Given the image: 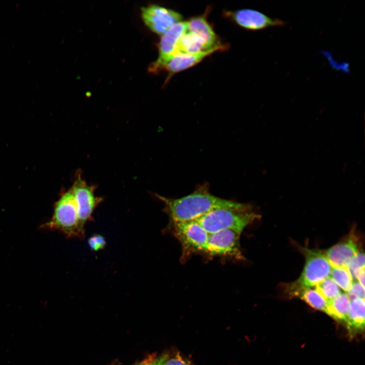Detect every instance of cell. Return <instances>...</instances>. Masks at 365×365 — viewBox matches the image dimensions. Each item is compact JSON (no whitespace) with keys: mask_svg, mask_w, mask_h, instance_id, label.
<instances>
[{"mask_svg":"<svg viewBox=\"0 0 365 365\" xmlns=\"http://www.w3.org/2000/svg\"><path fill=\"white\" fill-rule=\"evenodd\" d=\"M164 206L170 222L195 221L209 212L219 208L252 210L250 205L223 199L210 193L207 187H201L192 193L179 198L156 195Z\"/></svg>","mask_w":365,"mask_h":365,"instance_id":"1","label":"cell"},{"mask_svg":"<svg viewBox=\"0 0 365 365\" xmlns=\"http://www.w3.org/2000/svg\"><path fill=\"white\" fill-rule=\"evenodd\" d=\"M301 249L305 258L304 269L300 277L286 287L287 293L292 296H299L304 290L315 287L330 276L332 268L324 251L306 247Z\"/></svg>","mask_w":365,"mask_h":365,"instance_id":"2","label":"cell"},{"mask_svg":"<svg viewBox=\"0 0 365 365\" xmlns=\"http://www.w3.org/2000/svg\"><path fill=\"white\" fill-rule=\"evenodd\" d=\"M260 215L252 210L219 208L212 210L196 221L209 234L226 230L242 233Z\"/></svg>","mask_w":365,"mask_h":365,"instance_id":"3","label":"cell"},{"mask_svg":"<svg viewBox=\"0 0 365 365\" xmlns=\"http://www.w3.org/2000/svg\"><path fill=\"white\" fill-rule=\"evenodd\" d=\"M43 227L59 231L68 238H84L85 230L80 223L71 189L61 196L55 204L52 218Z\"/></svg>","mask_w":365,"mask_h":365,"instance_id":"4","label":"cell"},{"mask_svg":"<svg viewBox=\"0 0 365 365\" xmlns=\"http://www.w3.org/2000/svg\"><path fill=\"white\" fill-rule=\"evenodd\" d=\"M170 229L180 244L183 260L193 254L206 253L209 234L196 221L170 222Z\"/></svg>","mask_w":365,"mask_h":365,"instance_id":"5","label":"cell"},{"mask_svg":"<svg viewBox=\"0 0 365 365\" xmlns=\"http://www.w3.org/2000/svg\"><path fill=\"white\" fill-rule=\"evenodd\" d=\"M96 187L89 185L78 172L71 188L78 207L81 226L85 229L86 224L92 220L95 208L102 199L95 194Z\"/></svg>","mask_w":365,"mask_h":365,"instance_id":"6","label":"cell"},{"mask_svg":"<svg viewBox=\"0 0 365 365\" xmlns=\"http://www.w3.org/2000/svg\"><path fill=\"white\" fill-rule=\"evenodd\" d=\"M241 234L226 230L209 234L206 253L210 256L243 259L239 242Z\"/></svg>","mask_w":365,"mask_h":365,"instance_id":"7","label":"cell"},{"mask_svg":"<svg viewBox=\"0 0 365 365\" xmlns=\"http://www.w3.org/2000/svg\"><path fill=\"white\" fill-rule=\"evenodd\" d=\"M145 24L154 32L163 35L174 24L182 21V16L177 12L157 5L141 8Z\"/></svg>","mask_w":365,"mask_h":365,"instance_id":"8","label":"cell"},{"mask_svg":"<svg viewBox=\"0 0 365 365\" xmlns=\"http://www.w3.org/2000/svg\"><path fill=\"white\" fill-rule=\"evenodd\" d=\"M225 15L240 27L250 30L283 27L286 24L282 20L271 18L260 11L250 9L228 11Z\"/></svg>","mask_w":365,"mask_h":365,"instance_id":"9","label":"cell"},{"mask_svg":"<svg viewBox=\"0 0 365 365\" xmlns=\"http://www.w3.org/2000/svg\"><path fill=\"white\" fill-rule=\"evenodd\" d=\"M188 28V21H181L174 24L162 35L159 44V56L151 65V71L156 72L160 65L174 55L178 41Z\"/></svg>","mask_w":365,"mask_h":365,"instance_id":"10","label":"cell"},{"mask_svg":"<svg viewBox=\"0 0 365 365\" xmlns=\"http://www.w3.org/2000/svg\"><path fill=\"white\" fill-rule=\"evenodd\" d=\"M228 48V45H222L216 48L192 54H178L175 55L159 66L156 72L165 69L168 72V79L174 74L191 67L201 62L204 58L217 51H224Z\"/></svg>","mask_w":365,"mask_h":365,"instance_id":"11","label":"cell"},{"mask_svg":"<svg viewBox=\"0 0 365 365\" xmlns=\"http://www.w3.org/2000/svg\"><path fill=\"white\" fill-rule=\"evenodd\" d=\"M359 252L357 240L352 234L324 252L332 267H346Z\"/></svg>","mask_w":365,"mask_h":365,"instance_id":"12","label":"cell"},{"mask_svg":"<svg viewBox=\"0 0 365 365\" xmlns=\"http://www.w3.org/2000/svg\"><path fill=\"white\" fill-rule=\"evenodd\" d=\"M188 22V30L202 40L207 50L223 45L221 44L218 36L207 21L206 15H202L193 17Z\"/></svg>","mask_w":365,"mask_h":365,"instance_id":"13","label":"cell"},{"mask_svg":"<svg viewBox=\"0 0 365 365\" xmlns=\"http://www.w3.org/2000/svg\"><path fill=\"white\" fill-rule=\"evenodd\" d=\"M364 299H355L350 301L346 322L351 335L364 328Z\"/></svg>","mask_w":365,"mask_h":365,"instance_id":"14","label":"cell"},{"mask_svg":"<svg viewBox=\"0 0 365 365\" xmlns=\"http://www.w3.org/2000/svg\"><path fill=\"white\" fill-rule=\"evenodd\" d=\"M350 300L345 293H341L336 297L327 302L326 312L338 321L347 320Z\"/></svg>","mask_w":365,"mask_h":365,"instance_id":"15","label":"cell"},{"mask_svg":"<svg viewBox=\"0 0 365 365\" xmlns=\"http://www.w3.org/2000/svg\"><path fill=\"white\" fill-rule=\"evenodd\" d=\"M206 50H209L206 49L202 40L187 29L181 36L173 56L178 54L196 53Z\"/></svg>","mask_w":365,"mask_h":365,"instance_id":"16","label":"cell"},{"mask_svg":"<svg viewBox=\"0 0 365 365\" xmlns=\"http://www.w3.org/2000/svg\"><path fill=\"white\" fill-rule=\"evenodd\" d=\"M299 296L311 307L326 312L327 302L315 288L306 289Z\"/></svg>","mask_w":365,"mask_h":365,"instance_id":"17","label":"cell"},{"mask_svg":"<svg viewBox=\"0 0 365 365\" xmlns=\"http://www.w3.org/2000/svg\"><path fill=\"white\" fill-rule=\"evenodd\" d=\"M330 277L340 288L346 292L349 290L353 281L346 267H332Z\"/></svg>","mask_w":365,"mask_h":365,"instance_id":"18","label":"cell"},{"mask_svg":"<svg viewBox=\"0 0 365 365\" xmlns=\"http://www.w3.org/2000/svg\"><path fill=\"white\" fill-rule=\"evenodd\" d=\"M315 288L326 300L327 302L336 297L341 293L339 286L330 276L317 284Z\"/></svg>","mask_w":365,"mask_h":365,"instance_id":"19","label":"cell"},{"mask_svg":"<svg viewBox=\"0 0 365 365\" xmlns=\"http://www.w3.org/2000/svg\"><path fill=\"white\" fill-rule=\"evenodd\" d=\"M364 253L363 252L359 251L346 266L353 279H355L357 274L360 271L364 269Z\"/></svg>","mask_w":365,"mask_h":365,"instance_id":"20","label":"cell"},{"mask_svg":"<svg viewBox=\"0 0 365 365\" xmlns=\"http://www.w3.org/2000/svg\"><path fill=\"white\" fill-rule=\"evenodd\" d=\"M350 300L355 299H364V287L357 281H353L352 285L347 294Z\"/></svg>","mask_w":365,"mask_h":365,"instance_id":"21","label":"cell"},{"mask_svg":"<svg viewBox=\"0 0 365 365\" xmlns=\"http://www.w3.org/2000/svg\"><path fill=\"white\" fill-rule=\"evenodd\" d=\"M88 244L92 250L97 251L105 247L106 241L102 235L95 234L89 238Z\"/></svg>","mask_w":365,"mask_h":365,"instance_id":"22","label":"cell"},{"mask_svg":"<svg viewBox=\"0 0 365 365\" xmlns=\"http://www.w3.org/2000/svg\"><path fill=\"white\" fill-rule=\"evenodd\" d=\"M163 365H190L181 357L177 355L173 357L169 358L165 356Z\"/></svg>","mask_w":365,"mask_h":365,"instance_id":"23","label":"cell"},{"mask_svg":"<svg viewBox=\"0 0 365 365\" xmlns=\"http://www.w3.org/2000/svg\"><path fill=\"white\" fill-rule=\"evenodd\" d=\"M165 358V356H162L160 358L149 357L143 360L138 365H163Z\"/></svg>","mask_w":365,"mask_h":365,"instance_id":"24","label":"cell"},{"mask_svg":"<svg viewBox=\"0 0 365 365\" xmlns=\"http://www.w3.org/2000/svg\"><path fill=\"white\" fill-rule=\"evenodd\" d=\"M355 279H357V281L359 283L364 287V269H362L358 273Z\"/></svg>","mask_w":365,"mask_h":365,"instance_id":"25","label":"cell"}]
</instances>
